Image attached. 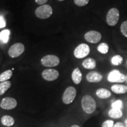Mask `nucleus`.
<instances>
[{
	"mask_svg": "<svg viewBox=\"0 0 127 127\" xmlns=\"http://www.w3.org/2000/svg\"><path fill=\"white\" fill-rule=\"evenodd\" d=\"M11 32L8 30H4L0 32V41L3 43H7L8 42Z\"/></svg>",
	"mask_w": 127,
	"mask_h": 127,
	"instance_id": "6ab92c4d",
	"label": "nucleus"
},
{
	"mask_svg": "<svg viewBox=\"0 0 127 127\" xmlns=\"http://www.w3.org/2000/svg\"><path fill=\"white\" fill-rule=\"evenodd\" d=\"M123 62V58L120 55H116L111 58V63L114 65L118 66L121 64Z\"/></svg>",
	"mask_w": 127,
	"mask_h": 127,
	"instance_id": "5701e85b",
	"label": "nucleus"
},
{
	"mask_svg": "<svg viewBox=\"0 0 127 127\" xmlns=\"http://www.w3.org/2000/svg\"><path fill=\"white\" fill-rule=\"evenodd\" d=\"M17 106V101L13 98L5 97L1 100L0 107L2 109L10 110L14 109Z\"/></svg>",
	"mask_w": 127,
	"mask_h": 127,
	"instance_id": "9d476101",
	"label": "nucleus"
},
{
	"mask_svg": "<svg viewBox=\"0 0 127 127\" xmlns=\"http://www.w3.org/2000/svg\"><path fill=\"white\" fill-rule=\"evenodd\" d=\"M102 38L101 33L96 31H90L87 32L84 35V38L87 42L91 44H96L99 42Z\"/></svg>",
	"mask_w": 127,
	"mask_h": 127,
	"instance_id": "1a4fd4ad",
	"label": "nucleus"
},
{
	"mask_svg": "<svg viewBox=\"0 0 127 127\" xmlns=\"http://www.w3.org/2000/svg\"><path fill=\"white\" fill-rule=\"evenodd\" d=\"M52 12H53V10H52V7L49 5L44 4L39 6L36 9L35 14L36 17L38 18L45 20V19L50 18L52 15Z\"/></svg>",
	"mask_w": 127,
	"mask_h": 127,
	"instance_id": "f03ea898",
	"label": "nucleus"
},
{
	"mask_svg": "<svg viewBox=\"0 0 127 127\" xmlns=\"http://www.w3.org/2000/svg\"><path fill=\"white\" fill-rule=\"evenodd\" d=\"M108 115L111 118L118 119L122 117L123 115V111L121 109H115V108H111L108 112Z\"/></svg>",
	"mask_w": 127,
	"mask_h": 127,
	"instance_id": "a211bd4d",
	"label": "nucleus"
},
{
	"mask_svg": "<svg viewBox=\"0 0 127 127\" xmlns=\"http://www.w3.org/2000/svg\"><path fill=\"white\" fill-rule=\"evenodd\" d=\"M87 80L90 82H99L102 81V75L97 71H91L86 75Z\"/></svg>",
	"mask_w": 127,
	"mask_h": 127,
	"instance_id": "f8f14e48",
	"label": "nucleus"
},
{
	"mask_svg": "<svg viewBox=\"0 0 127 127\" xmlns=\"http://www.w3.org/2000/svg\"><path fill=\"white\" fill-rule=\"evenodd\" d=\"M96 95L98 97L101 99H107L110 97L111 93L108 90L105 88H99L96 91Z\"/></svg>",
	"mask_w": 127,
	"mask_h": 127,
	"instance_id": "dca6fc26",
	"label": "nucleus"
},
{
	"mask_svg": "<svg viewBox=\"0 0 127 127\" xmlns=\"http://www.w3.org/2000/svg\"><path fill=\"white\" fill-rule=\"evenodd\" d=\"M125 127H127V118L125 120Z\"/></svg>",
	"mask_w": 127,
	"mask_h": 127,
	"instance_id": "7c9ffc66",
	"label": "nucleus"
},
{
	"mask_svg": "<svg viewBox=\"0 0 127 127\" xmlns=\"http://www.w3.org/2000/svg\"><path fill=\"white\" fill-rule=\"evenodd\" d=\"M71 127H80L78 126V125H72Z\"/></svg>",
	"mask_w": 127,
	"mask_h": 127,
	"instance_id": "2f4dec72",
	"label": "nucleus"
},
{
	"mask_svg": "<svg viewBox=\"0 0 127 127\" xmlns=\"http://www.w3.org/2000/svg\"></svg>",
	"mask_w": 127,
	"mask_h": 127,
	"instance_id": "f704fd0d",
	"label": "nucleus"
},
{
	"mask_svg": "<svg viewBox=\"0 0 127 127\" xmlns=\"http://www.w3.org/2000/svg\"><path fill=\"white\" fill-rule=\"evenodd\" d=\"M111 106H112V108L121 109L123 107V101L121 100H117V101H115V102L112 103Z\"/></svg>",
	"mask_w": 127,
	"mask_h": 127,
	"instance_id": "393cba45",
	"label": "nucleus"
},
{
	"mask_svg": "<svg viewBox=\"0 0 127 127\" xmlns=\"http://www.w3.org/2000/svg\"><path fill=\"white\" fill-rule=\"evenodd\" d=\"M120 30L122 34L127 38V21H125L122 23L121 25Z\"/></svg>",
	"mask_w": 127,
	"mask_h": 127,
	"instance_id": "b1692460",
	"label": "nucleus"
},
{
	"mask_svg": "<svg viewBox=\"0 0 127 127\" xmlns=\"http://www.w3.org/2000/svg\"><path fill=\"white\" fill-rule=\"evenodd\" d=\"M120 19V12L116 8H112L108 12L106 17V21L109 26H115L118 23Z\"/></svg>",
	"mask_w": 127,
	"mask_h": 127,
	"instance_id": "7ed1b4c3",
	"label": "nucleus"
},
{
	"mask_svg": "<svg viewBox=\"0 0 127 127\" xmlns=\"http://www.w3.org/2000/svg\"><path fill=\"white\" fill-rule=\"evenodd\" d=\"M113 127H125V126L123 123L118 122V123H116L115 125H114Z\"/></svg>",
	"mask_w": 127,
	"mask_h": 127,
	"instance_id": "c756f323",
	"label": "nucleus"
},
{
	"mask_svg": "<svg viewBox=\"0 0 127 127\" xmlns=\"http://www.w3.org/2000/svg\"><path fill=\"white\" fill-rule=\"evenodd\" d=\"M90 0H74V3L78 7H84L88 4Z\"/></svg>",
	"mask_w": 127,
	"mask_h": 127,
	"instance_id": "a878e982",
	"label": "nucleus"
},
{
	"mask_svg": "<svg viewBox=\"0 0 127 127\" xmlns=\"http://www.w3.org/2000/svg\"><path fill=\"white\" fill-rule=\"evenodd\" d=\"M1 123L4 126L11 127L15 123V120L13 117L9 115H4L1 118Z\"/></svg>",
	"mask_w": 127,
	"mask_h": 127,
	"instance_id": "f3484780",
	"label": "nucleus"
},
{
	"mask_svg": "<svg viewBox=\"0 0 127 127\" xmlns=\"http://www.w3.org/2000/svg\"><path fill=\"white\" fill-rule=\"evenodd\" d=\"M114 127V121L112 120H108L103 123L102 127Z\"/></svg>",
	"mask_w": 127,
	"mask_h": 127,
	"instance_id": "bb28decb",
	"label": "nucleus"
},
{
	"mask_svg": "<svg viewBox=\"0 0 127 127\" xmlns=\"http://www.w3.org/2000/svg\"><path fill=\"white\" fill-rule=\"evenodd\" d=\"M60 58L54 55H47L41 60L42 65L46 67H54L60 64Z\"/></svg>",
	"mask_w": 127,
	"mask_h": 127,
	"instance_id": "39448f33",
	"label": "nucleus"
},
{
	"mask_svg": "<svg viewBox=\"0 0 127 127\" xmlns=\"http://www.w3.org/2000/svg\"><path fill=\"white\" fill-rule=\"evenodd\" d=\"M11 86V82L9 81H6L0 83V95H4Z\"/></svg>",
	"mask_w": 127,
	"mask_h": 127,
	"instance_id": "aec40b11",
	"label": "nucleus"
},
{
	"mask_svg": "<svg viewBox=\"0 0 127 127\" xmlns=\"http://www.w3.org/2000/svg\"><path fill=\"white\" fill-rule=\"evenodd\" d=\"M81 106L84 111L88 114H91L95 111L96 102L93 97L88 95L84 96L81 100Z\"/></svg>",
	"mask_w": 127,
	"mask_h": 127,
	"instance_id": "f257e3e1",
	"label": "nucleus"
},
{
	"mask_svg": "<svg viewBox=\"0 0 127 127\" xmlns=\"http://www.w3.org/2000/svg\"><path fill=\"white\" fill-rule=\"evenodd\" d=\"M42 77L48 81H52L59 77V72L56 69H47L42 72Z\"/></svg>",
	"mask_w": 127,
	"mask_h": 127,
	"instance_id": "9b49d317",
	"label": "nucleus"
},
{
	"mask_svg": "<svg viewBox=\"0 0 127 127\" xmlns=\"http://www.w3.org/2000/svg\"><path fill=\"white\" fill-rule=\"evenodd\" d=\"M96 61L94 58H88L82 62V66L85 69H92L96 67Z\"/></svg>",
	"mask_w": 127,
	"mask_h": 127,
	"instance_id": "2eb2a0df",
	"label": "nucleus"
},
{
	"mask_svg": "<svg viewBox=\"0 0 127 127\" xmlns=\"http://www.w3.org/2000/svg\"><path fill=\"white\" fill-rule=\"evenodd\" d=\"M72 81L75 84H79L81 83L82 80V73L81 72L80 69L78 68H76L75 69H74L72 73Z\"/></svg>",
	"mask_w": 127,
	"mask_h": 127,
	"instance_id": "ddd939ff",
	"label": "nucleus"
},
{
	"mask_svg": "<svg viewBox=\"0 0 127 127\" xmlns=\"http://www.w3.org/2000/svg\"><path fill=\"white\" fill-rule=\"evenodd\" d=\"M58 1H64V0H58Z\"/></svg>",
	"mask_w": 127,
	"mask_h": 127,
	"instance_id": "473e14b6",
	"label": "nucleus"
},
{
	"mask_svg": "<svg viewBox=\"0 0 127 127\" xmlns=\"http://www.w3.org/2000/svg\"><path fill=\"white\" fill-rule=\"evenodd\" d=\"M126 81H127V79H126Z\"/></svg>",
	"mask_w": 127,
	"mask_h": 127,
	"instance_id": "72a5a7b5",
	"label": "nucleus"
},
{
	"mask_svg": "<svg viewBox=\"0 0 127 127\" xmlns=\"http://www.w3.org/2000/svg\"><path fill=\"white\" fill-rule=\"evenodd\" d=\"M76 95H77V91L74 87H68L63 95L62 97L63 102L65 104H71L75 99Z\"/></svg>",
	"mask_w": 127,
	"mask_h": 127,
	"instance_id": "20e7f679",
	"label": "nucleus"
},
{
	"mask_svg": "<svg viewBox=\"0 0 127 127\" xmlns=\"http://www.w3.org/2000/svg\"><path fill=\"white\" fill-rule=\"evenodd\" d=\"M6 25V21L4 17L0 16V28H4Z\"/></svg>",
	"mask_w": 127,
	"mask_h": 127,
	"instance_id": "cd10ccee",
	"label": "nucleus"
},
{
	"mask_svg": "<svg viewBox=\"0 0 127 127\" xmlns=\"http://www.w3.org/2000/svg\"><path fill=\"white\" fill-rule=\"evenodd\" d=\"M127 76L120 72V71L114 69L109 72L108 76V81L110 82H119L121 83L126 81Z\"/></svg>",
	"mask_w": 127,
	"mask_h": 127,
	"instance_id": "0eeeda50",
	"label": "nucleus"
},
{
	"mask_svg": "<svg viewBox=\"0 0 127 127\" xmlns=\"http://www.w3.org/2000/svg\"><path fill=\"white\" fill-rule=\"evenodd\" d=\"M12 76V71L10 69L7 70L0 74V82H4L10 79Z\"/></svg>",
	"mask_w": 127,
	"mask_h": 127,
	"instance_id": "412c9836",
	"label": "nucleus"
},
{
	"mask_svg": "<svg viewBox=\"0 0 127 127\" xmlns=\"http://www.w3.org/2000/svg\"><path fill=\"white\" fill-rule=\"evenodd\" d=\"M97 50L100 53L103 54H106L109 51V46L107 43L102 42V43L100 44L98 46Z\"/></svg>",
	"mask_w": 127,
	"mask_h": 127,
	"instance_id": "4be33fe9",
	"label": "nucleus"
},
{
	"mask_svg": "<svg viewBox=\"0 0 127 127\" xmlns=\"http://www.w3.org/2000/svg\"><path fill=\"white\" fill-rule=\"evenodd\" d=\"M90 52V48L86 44H81L78 45L74 51V55L77 58L81 59L86 57Z\"/></svg>",
	"mask_w": 127,
	"mask_h": 127,
	"instance_id": "423d86ee",
	"label": "nucleus"
},
{
	"mask_svg": "<svg viewBox=\"0 0 127 127\" xmlns=\"http://www.w3.org/2000/svg\"><path fill=\"white\" fill-rule=\"evenodd\" d=\"M48 0H35V2L36 4L41 5H44Z\"/></svg>",
	"mask_w": 127,
	"mask_h": 127,
	"instance_id": "c85d7f7f",
	"label": "nucleus"
},
{
	"mask_svg": "<svg viewBox=\"0 0 127 127\" xmlns=\"http://www.w3.org/2000/svg\"><path fill=\"white\" fill-rule=\"evenodd\" d=\"M111 90L112 92L117 94H123L127 93V85H120V84H115L111 87Z\"/></svg>",
	"mask_w": 127,
	"mask_h": 127,
	"instance_id": "4468645a",
	"label": "nucleus"
},
{
	"mask_svg": "<svg viewBox=\"0 0 127 127\" xmlns=\"http://www.w3.org/2000/svg\"><path fill=\"white\" fill-rule=\"evenodd\" d=\"M25 50V47L21 43H16L9 48L8 55L11 58H17L23 53Z\"/></svg>",
	"mask_w": 127,
	"mask_h": 127,
	"instance_id": "6e6552de",
	"label": "nucleus"
}]
</instances>
